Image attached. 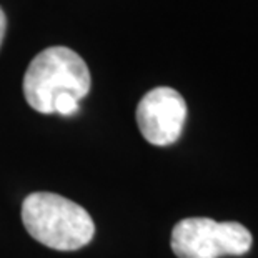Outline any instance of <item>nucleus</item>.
Listing matches in <instances>:
<instances>
[{
  "mask_svg": "<svg viewBox=\"0 0 258 258\" xmlns=\"http://www.w3.org/2000/svg\"><path fill=\"white\" fill-rule=\"evenodd\" d=\"M92 87L90 70L85 60L72 48L57 45L37 53L24 77L27 103L38 113H53L58 98L77 100L89 95Z\"/></svg>",
  "mask_w": 258,
  "mask_h": 258,
  "instance_id": "obj_1",
  "label": "nucleus"
},
{
  "mask_svg": "<svg viewBox=\"0 0 258 258\" xmlns=\"http://www.w3.org/2000/svg\"><path fill=\"white\" fill-rule=\"evenodd\" d=\"M185 120V98L170 87H157L145 93L137 107L140 134L148 144L157 147L175 144L183 132Z\"/></svg>",
  "mask_w": 258,
  "mask_h": 258,
  "instance_id": "obj_4",
  "label": "nucleus"
},
{
  "mask_svg": "<svg viewBox=\"0 0 258 258\" xmlns=\"http://www.w3.org/2000/svg\"><path fill=\"white\" fill-rule=\"evenodd\" d=\"M79 100L74 97H63V98H58L53 105V113H60L63 117H72L77 112H79Z\"/></svg>",
  "mask_w": 258,
  "mask_h": 258,
  "instance_id": "obj_5",
  "label": "nucleus"
},
{
  "mask_svg": "<svg viewBox=\"0 0 258 258\" xmlns=\"http://www.w3.org/2000/svg\"><path fill=\"white\" fill-rule=\"evenodd\" d=\"M22 222L38 243L72 251L89 245L95 223L84 207L50 191H34L22 203Z\"/></svg>",
  "mask_w": 258,
  "mask_h": 258,
  "instance_id": "obj_2",
  "label": "nucleus"
},
{
  "mask_svg": "<svg viewBox=\"0 0 258 258\" xmlns=\"http://www.w3.org/2000/svg\"><path fill=\"white\" fill-rule=\"evenodd\" d=\"M251 241V233L241 223L191 217L175 225L170 245L178 258H220L245 255Z\"/></svg>",
  "mask_w": 258,
  "mask_h": 258,
  "instance_id": "obj_3",
  "label": "nucleus"
},
{
  "mask_svg": "<svg viewBox=\"0 0 258 258\" xmlns=\"http://www.w3.org/2000/svg\"><path fill=\"white\" fill-rule=\"evenodd\" d=\"M5 29H7V17H5L4 10L0 9V45H2L4 35H5Z\"/></svg>",
  "mask_w": 258,
  "mask_h": 258,
  "instance_id": "obj_6",
  "label": "nucleus"
}]
</instances>
